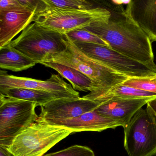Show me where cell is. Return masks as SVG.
<instances>
[{"instance_id": "obj_7", "label": "cell", "mask_w": 156, "mask_h": 156, "mask_svg": "<svg viewBox=\"0 0 156 156\" xmlns=\"http://www.w3.org/2000/svg\"><path fill=\"white\" fill-rule=\"evenodd\" d=\"M123 128L129 156L156 155V117L147 108L139 109Z\"/></svg>"}, {"instance_id": "obj_20", "label": "cell", "mask_w": 156, "mask_h": 156, "mask_svg": "<svg viewBox=\"0 0 156 156\" xmlns=\"http://www.w3.org/2000/svg\"><path fill=\"white\" fill-rule=\"evenodd\" d=\"M45 8L66 10H87L93 4L85 0H43Z\"/></svg>"}, {"instance_id": "obj_14", "label": "cell", "mask_w": 156, "mask_h": 156, "mask_svg": "<svg viewBox=\"0 0 156 156\" xmlns=\"http://www.w3.org/2000/svg\"><path fill=\"white\" fill-rule=\"evenodd\" d=\"M150 100L144 98L109 100L101 104L96 110L104 116L117 121L123 127Z\"/></svg>"}, {"instance_id": "obj_4", "label": "cell", "mask_w": 156, "mask_h": 156, "mask_svg": "<svg viewBox=\"0 0 156 156\" xmlns=\"http://www.w3.org/2000/svg\"><path fill=\"white\" fill-rule=\"evenodd\" d=\"M65 38V34L34 22L10 44L38 64L48 55L64 51Z\"/></svg>"}, {"instance_id": "obj_8", "label": "cell", "mask_w": 156, "mask_h": 156, "mask_svg": "<svg viewBox=\"0 0 156 156\" xmlns=\"http://www.w3.org/2000/svg\"><path fill=\"white\" fill-rule=\"evenodd\" d=\"M84 54L128 77L148 75L156 73L152 69L110 47L94 44L73 42Z\"/></svg>"}, {"instance_id": "obj_2", "label": "cell", "mask_w": 156, "mask_h": 156, "mask_svg": "<svg viewBox=\"0 0 156 156\" xmlns=\"http://www.w3.org/2000/svg\"><path fill=\"white\" fill-rule=\"evenodd\" d=\"M64 51L46 56L44 62L57 63L74 68L89 78L97 87L94 93L109 89L123 83L128 78L103 63L86 55L65 34Z\"/></svg>"}, {"instance_id": "obj_21", "label": "cell", "mask_w": 156, "mask_h": 156, "mask_svg": "<svg viewBox=\"0 0 156 156\" xmlns=\"http://www.w3.org/2000/svg\"><path fill=\"white\" fill-rule=\"evenodd\" d=\"M65 34L73 42L94 44L110 47L108 44L99 36L87 30L84 28L71 31Z\"/></svg>"}, {"instance_id": "obj_9", "label": "cell", "mask_w": 156, "mask_h": 156, "mask_svg": "<svg viewBox=\"0 0 156 156\" xmlns=\"http://www.w3.org/2000/svg\"><path fill=\"white\" fill-rule=\"evenodd\" d=\"M100 103L83 97L58 98L41 107V111L36 121L65 120L77 117L93 111Z\"/></svg>"}, {"instance_id": "obj_25", "label": "cell", "mask_w": 156, "mask_h": 156, "mask_svg": "<svg viewBox=\"0 0 156 156\" xmlns=\"http://www.w3.org/2000/svg\"><path fill=\"white\" fill-rule=\"evenodd\" d=\"M0 156H15L6 147L0 146Z\"/></svg>"}, {"instance_id": "obj_11", "label": "cell", "mask_w": 156, "mask_h": 156, "mask_svg": "<svg viewBox=\"0 0 156 156\" xmlns=\"http://www.w3.org/2000/svg\"><path fill=\"white\" fill-rule=\"evenodd\" d=\"M37 10L23 8L0 11V48L9 44L13 39L34 22Z\"/></svg>"}, {"instance_id": "obj_3", "label": "cell", "mask_w": 156, "mask_h": 156, "mask_svg": "<svg viewBox=\"0 0 156 156\" xmlns=\"http://www.w3.org/2000/svg\"><path fill=\"white\" fill-rule=\"evenodd\" d=\"M73 132L36 121L17 135L7 149L15 156H43Z\"/></svg>"}, {"instance_id": "obj_12", "label": "cell", "mask_w": 156, "mask_h": 156, "mask_svg": "<svg viewBox=\"0 0 156 156\" xmlns=\"http://www.w3.org/2000/svg\"><path fill=\"white\" fill-rule=\"evenodd\" d=\"M41 122L68 129L73 133L82 131L101 132L108 129H115L118 127L121 126L120 123L104 116L98 113L96 109L74 118Z\"/></svg>"}, {"instance_id": "obj_6", "label": "cell", "mask_w": 156, "mask_h": 156, "mask_svg": "<svg viewBox=\"0 0 156 156\" xmlns=\"http://www.w3.org/2000/svg\"><path fill=\"white\" fill-rule=\"evenodd\" d=\"M37 106L0 94V146L8 147L17 135L36 121Z\"/></svg>"}, {"instance_id": "obj_17", "label": "cell", "mask_w": 156, "mask_h": 156, "mask_svg": "<svg viewBox=\"0 0 156 156\" xmlns=\"http://www.w3.org/2000/svg\"><path fill=\"white\" fill-rule=\"evenodd\" d=\"M38 64L56 71L70 82L76 91L93 93L97 90V87L88 77L74 68L53 62L41 61Z\"/></svg>"}, {"instance_id": "obj_13", "label": "cell", "mask_w": 156, "mask_h": 156, "mask_svg": "<svg viewBox=\"0 0 156 156\" xmlns=\"http://www.w3.org/2000/svg\"><path fill=\"white\" fill-rule=\"evenodd\" d=\"M126 11L151 42H156V0H130Z\"/></svg>"}, {"instance_id": "obj_5", "label": "cell", "mask_w": 156, "mask_h": 156, "mask_svg": "<svg viewBox=\"0 0 156 156\" xmlns=\"http://www.w3.org/2000/svg\"><path fill=\"white\" fill-rule=\"evenodd\" d=\"M111 12L106 8L97 7L87 10L44 9L36 13L34 22L62 34L83 29L96 22L105 20Z\"/></svg>"}, {"instance_id": "obj_23", "label": "cell", "mask_w": 156, "mask_h": 156, "mask_svg": "<svg viewBox=\"0 0 156 156\" xmlns=\"http://www.w3.org/2000/svg\"><path fill=\"white\" fill-rule=\"evenodd\" d=\"M24 8H25V7L21 4L19 0L0 1V11L13 10Z\"/></svg>"}, {"instance_id": "obj_18", "label": "cell", "mask_w": 156, "mask_h": 156, "mask_svg": "<svg viewBox=\"0 0 156 156\" xmlns=\"http://www.w3.org/2000/svg\"><path fill=\"white\" fill-rule=\"evenodd\" d=\"M36 63L14 49L10 44L0 48V67L14 72L25 71L34 66Z\"/></svg>"}, {"instance_id": "obj_10", "label": "cell", "mask_w": 156, "mask_h": 156, "mask_svg": "<svg viewBox=\"0 0 156 156\" xmlns=\"http://www.w3.org/2000/svg\"><path fill=\"white\" fill-rule=\"evenodd\" d=\"M12 88H28L64 93L80 97L79 92L75 90L72 85L66 82L59 75L53 74L49 79L44 81L9 75L6 71L1 70L0 89Z\"/></svg>"}, {"instance_id": "obj_15", "label": "cell", "mask_w": 156, "mask_h": 156, "mask_svg": "<svg viewBox=\"0 0 156 156\" xmlns=\"http://www.w3.org/2000/svg\"><path fill=\"white\" fill-rule=\"evenodd\" d=\"M83 98L101 104L109 100L116 99L144 98L152 100L156 98V94L121 84L106 90L96 93H89Z\"/></svg>"}, {"instance_id": "obj_16", "label": "cell", "mask_w": 156, "mask_h": 156, "mask_svg": "<svg viewBox=\"0 0 156 156\" xmlns=\"http://www.w3.org/2000/svg\"><path fill=\"white\" fill-rule=\"evenodd\" d=\"M0 94L7 97L33 102L41 107L58 98H77L69 94L23 88L0 89Z\"/></svg>"}, {"instance_id": "obj_22", "label": "cell", "mask_w": 156, "mask_h": 156, "mask_svg": "<svg viewBox=\"0 0 156 156\" xmlns=\"http://www.w3.org/2000/svg\"><path fill=\"white\" fill-rule=\"evenodd\" d=\"M43 156H95V154L88 147L75 145Z\"/></svg>"}, {"instance_id": "obj_19", "label": "cell", "mask_w": 156, "mask_h": 156, "mask_svg": "<svg viewBox=\"0 0 156 156\" xmlns=\"http://www.w3.org/2000/svg\"><path fill=\"white\" fill-rule=\"evenodd\" d=\"M122 84L156 94V73L144 76L129 77Z\"/></svg>"}, {"instance_id": "obj_1", "label": "cell", "mask_w": 156, "mask_h": 156, "mask_svg": "<svg viewBox=\"0 0 156 156\" xmlns=\"http://www.w3.org/2000/svg\"><path fill=\"white\" fill-rule=\"evenodd\" d=\"M114 5L105 20L96 22L84 28L99 36L113 50L139 62L156 73L152 43L131 19L123 5Z\"/></svg>"}, {"instance_id": "obj_24", "label": "cell", "mask_w": 156, "mask_h": 156, "mask_svg": "<svg viewBox=\"0 0 156 156\" xmlns=\"http://www.w3.org/2000/svg\"><path fill=\"white\" fill-rule=\"evenodd\" d=\"M147 105V108L156 117V98L149 101Z\"/></svg>"}]
</instances>
